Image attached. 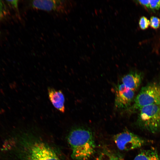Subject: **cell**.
<instances>
[{"label":"cell","instance_id":"cell-1","mask_svg":"<svg viewBox=\"0 0 160 160\" xmlns=\"http://www.w3.org/2000/svg\"><path fill=\"white\" fill-rule=\"evenodd\" d=\"M68 140L72 151L71 156L74 160H88L95 152L94 135L89 129L80 127L73 130Z\"/></svg>","mask_w":160,"mask_h":160},{"label":"cell","instance_id":"cell-2","mask_svg":"<svg viewBox=\"0 0 160 160\" xmlns=\"http://www.w3.org/2000/svg\"><path fill=\"white\" fill-rule=\"evenodd\" d=\"M16 150L20 160H61L49 145L39 141L22 143Z\"/></svg>","mask_w":160,"mask_h":160},{"label":"cell","instance_id":"cell-3","mask_svg":"<svg viewBox=\"0 0 160 160\" xmlns=\"http://www.w3.org/2000/svg\"><path fill=\"white\" fill-rule=\"evenodd\" d=\"M139 111L137 123L139 127L152 133L160 130V104L145 106Z\"/></svg>","mask_w":160,"mask_h":160},{"label":"cell","instance_id":"cell-4","mask_svg":"<svg viewBox=\"0 0 160 160\" xmlns=\"http://www.w3.org/2000/svg\"><path fill=\"white\" fill-rule=\"evenodd\" d=\"M160 104V83L153 82L142 88L128 109L130 111H138L147 105Z\"/></svg>","mask_w":160,"mask_h":160},{"label":"cell","instance_id":"cell-5","mask_svg":"<svg viewBox=\"0 0 160 160\" xmlns=\"http://www.w3.org/2000/svg\"><path fill=\"white\" fill-rule=\"evenodd\" d=\"M71 3L68 0H33L29 1L28 5L32 9L60 15L65 14L69 12Z\"/></svg>","mask_w":160,"mask_h":160},{"label":"cell","instance_id":"cell-6","mask_svg":"<svg viewBox=\"0 0 160 160\" xmlns=\"http://www.w3.org/2000/svg\"><path fill=\"white\" fill-rule=\"evenodd\" d=\"M113 140L119 150L125 151L139 148L145 143L144 139L127 131L115 135L113 137Z\"/></svg>","mask_w":160,"mask_h":160},{"label":"cell","instance_id":"cell-7","mask_svg":"<svg viewBox=\"0 0 160 160\" xmlns=\"http://www.w3.org/2000/svg\"><path fill=\"white\" fill-rule=\"evenodd\" d=\"M114 89L115 108L120 110L128 109L134 99L135 91L122 83L115 85Z\"/></svg>","mask_w":160,"mask_h":160},{"label":"cell","instance_id":"cell-8","mask_svg":"<svg viewBox=\"0 0 160 160\" xmlns=\"http://www.w3.org/2000/svg\"><path fill=\"white\" fill-rule=\"evenodd\" d=\"M48 92L49 99L54 107L59 111L64 113L65 110V99L61 91L49 87Z\"/></svg>","mask_w":160,"mask_h":160},{"label":"cell","instance_id":"cell-9","mask_svg":"<svg viewBox=\"0 0 160 160\" xmlns=\"http://www.w3.org/2000/svg\"><path fill=\"white\" fill-rule=\"evenodd\" d=\"M141 76L137 72H131L123 76L121 79L122 84L134 91L138 88L141 83Z\"/></svg>","mask_w":160,"mask_h":160},{"label":"cell","instance_id":"cell-10","mask_svg":"<svg viewBox=\"0 0 160 160\" xmlns=\"http://www.w3.org/2000/svg\"><path fill=\"white\" fill-rule=\"evenodd\" d=\"M134 160H160V156L155 149L152 148L142 151Z\"/></svg>","mask_w":160,"mask_h":160},{"label":"cell","instance_id":"cell-11","mask_svg":"<svg viewBox=\"0 0 160 160\" xmlns=\"http://www.w3.org/2000/svg\"><path fill=\"white\" fill-rule=\"evenodd\" d=\"M95 160H122L117 153L109 149H105L99 154Z\"/></svg>","mask_w":160,"mask_h":160},{"label":"cell","instance_id":"cell-12","mask_svg":"<svg viewBox=\"0 0 160 160\" xmlns=\"http://www.w3.org/2000/svg\"><path fill=\"white\" fill-rule=\"evenodd\" d=\"M139 24L140 28L144 30L148 27L150 24V21L146 17L143 16L140 19Z\"/></svg>","mask_w":160,"mask_h":160},{"label":"cell","instance_id":"cell-13","mask_svg":"<svg viewBox=\"0 0 160 160\" xmlns=\"http://www.w3.org/2000/svg\"><path fill=\"white\" fill-rule=\"evenodd\" d=\"M150 25L152 28H158L160 26V19L156 17L152 16L150 18Z\"/></svg>","mask_w":160,"mask_h":160},{"label":"cell","instance_id":"cell-14","mask_svg":"<svg viewBox=\"0 0 160 160\" xmlns=\"http://www.w3.org/2000/svg\"><path fill=\"white\" fill-rule=\"evenodd\" d=\"M7 13V10L4 3L0 0V18L5 16Z\"/></svg>","mask_w":160,"mask_h":160},{"label":"cell","instance_id":"cell-15","mask_svg":"<svg viewBox=\"0 0 160 160\" xmlns=\"http://www.w3.org/2000/svg\"><path fill=\"white\" fill-rule=\"evenodd\" d=\"M149 7L152 9H159L160 8V0H149Z\"/></svg>","mask_w":160,"mask_h":160},{"label":"cell","instance_id":"cell-16","mask_svg":"<svg viewBox=\"0 0 160 160\" xmlns=\"http://www.w3.org/2000/svg\"><path fill=\"white\" fill-rule=\"evenodd\" d=\"M6 1L8 5H9L11 7L15 10L17 11L18 12V5L19 1L7 0Z\"/></svg>","mask_w":160,"mask_h":160},{"label":"cell","instance_id":"cell-17","mask_svg":"<svg viewBox=\"0 0 160 160\" xmlns=\"http://www.w3.org/2000/svg\"><path fill=\"white\" fill-rule=\"evenodd\" d=\"M138 2L147 7H149V0H138Z\"/></svg>","mask_w":160,"mask_h":160}]
</instances>
